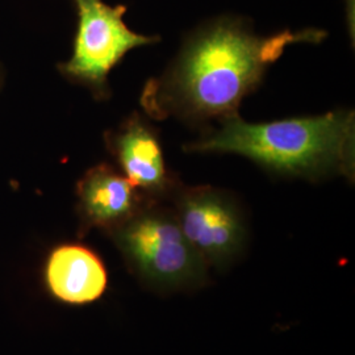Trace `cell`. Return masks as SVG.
Segmentation results:
<instances>
[{
  "label": "cell",
  "instance_id": "1",
  "mask_svg": "<svg viewBox=\"0 0 355 355\" xmlns=\"http://www.w3.org/2000/svg\"><path fill=\"white\" fill-rule=\"evenodd\" d=\"M327 36L315 28L261 36L242 17H217L190 33L165 71L146 82L141 107L154 120L174 117L191 125L225 120L239 114L288 45L318 44Z\"/></svg>",
  "mask_w": 355,
  "mask_h": 355
},
{
  "label": "cell",
  "instance_id": "2",
  "mask_svg": "<svg viewBox=\"0 0 355 355\" xmlns=\"http://www.w3.org/2000/svg\"><path fill=\"white\" fill-rule=\"evenodd\" d=\"M183 150L242 155L279 177L318 182L340 175L354 182L355 114L336 110L259 124L234 114L183 145Z\"/></svg>",
  "mask_w": 355,
  "mask_h": 355
},
{
  "label": "cell",
  "instance_id": "3",
  "mask_svg": "<svg viewBox=\"0 0 355 355\" xmlns=\"http://www.w3.org/2000/svg\"><path fill=\"white\" fill-rule=\"evenodd\" d=\"M111 234L128 266L154 291H190L208 280L209 267L183 234L171 205L150 200Z\"/></svg>",
  "mask_w": 355,
  "mask_h": 355
},
{
  "label": "cell",
  "instance_id": "4",
  "mask_svg": "<svg viewBox=\"0 0 355 355\" xmlns=\"http://www.w3.org/2000/svg\"><path fill=\"white\" fill-rule=\"evenodd\" d=\"M78 29L71 58L60 64L66 78L89 87L96 99L110 96L108 76L116 64L136 48L153 45L161 37L140 35L124 23L127 7L103 0H74Z\"/></svg>",
  "mask_w": 355,
  "mask_h": 355
},
{
  "label": "cell",
  "instance_id": "5",
  "mask_svg": "<svg viewBox=\"0 0 355 355\" xmlns=\"http://www.w3.org/2000/svg\"><path fill=\"white\" fill-rule=\"evenodd\" d=\"M178 224L208 267L225 270L248 241L241 207L227 191L178 183L168 200Z\"/></svg>",
  "mask_w": 355,
  "mask_h": 355
},
{
  "label": "cell",
  "instance_id": "6",
  "mask_svg": "<svg viewBox=\"0 0 355 355\" xmlns=\"http://www.w3.org/2000/svg\"><path fill=\"white\" fill-rule=\"evenodd\" d=\"M105 144L121 168V174L155 202L168 200L179 183L166 165L158 130L140 114L135 112L105 135Z\"/></svg>",
  "mask_w": 355,
  "mask_h": 355
},
{
  "label": "cell",
  "instance_id": "7",
  "mask_svg": "<svg viewBox=\"0 0 355 355\" xmlns=\"http://www.w3.org/2000/svg\"><path fill=\"white\" fill-rule=\"evenodd\" d=\"M78 209L83 228L112 233L124 225L152 199L137 190L112 166H95L76 186Z\"/></svg>",
  "mask_w": 355,
  "mask_h": 355
},
{
  "label": "cell",
  "instance_id": "8",
  "mask_svg": "<svg viewBox=\"0 0 355 355\" xmlns=\"http://www.w3.org/2000/svg\"><path fill=\"white\" fill-rule=\"evenodd\" d=\"M51 293L67 304H89L102 296L108 283L102 259L91 249L66 243L51 252L46 263Z\"/></svg>",
  "mask_w": 355,
  "mask_h": 355
}]
</instances>
